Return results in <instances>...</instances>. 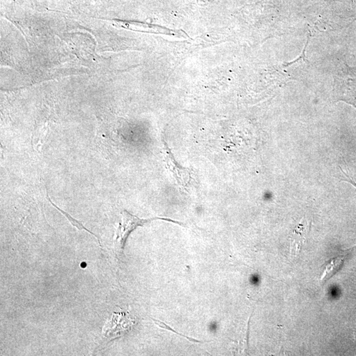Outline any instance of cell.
Listing matches in <instances>:
<instances>
[{
    "instance_id": "52a82bcc",
    "label": "cell",
    "mask_w": 356,
    "mask_h": 356,
    "mask_svg": "<svg viewBox=\"0 0 356 356\" xmlns=\"http://www.w3.org/2000/svg\"><path fill=\"white\" fill-rule=\"evenodd\" d=\"M81 266L82 268H86L87 266V264L86 263H81Z\"/></svg>"
},
{
    "instance_id": "8992f818",
    "label": "cell",
    "mask_w": 356,
    "mask_h": 356,
    "mask_svg": "<svg viewBox=\"0 0 356 356\" xmlns=\"http://www.w3.org/2000/svg\"><path fill=\"white\" fill-rule=\"evenodd\" d=\"M152 319L154 321V323H155L156 325H157L158 327L160 328H164V329H166L167 330H170V331L173 332L174 333H175V334H176L180 335V336L181 337H185L186 339H187L188 341L190 342H195V343H198V342L199 343H203V341H197V340L192 339V338L186 337L185 336V335L181 334L180 333L176 332L175 330L172 329V328L171 327H169V325H167L166 324H165L164 322H162V321H160L155 319Z\"/></svg>"
},
{
    "instance_id": "7a4b0ae2",
    "label": "cell",
    "mask_w": 356,
    "mask_h": 356,
    "mask_svg": "<svg viewBox=\"0 0 356 356\" xmlns=\"http://www.w3.org/2000/svg\"><path fill=\"white\" fill-rule=\"evenodd\" d=\"M165 150V161L167 166L173 174L178 184L182 187H187L192 180V172L190 169H183L174 159L173 154L166 144L165 140H163Z\"/></svg>"
},
{
    "instance_id": "3957f363",
    "label": "cell",
    "mask_w": 356,
    "mask_h": 356,
    "mask_svg": "<svg viewBox=\"0 0 356 356\" xmlns=\"http://www.w3.org/2000/svg\"><path fill=\"white\" fill-rule=\"evenodd\" d=\"M118 27H122L133 31L145 32L154 34H161L164 35L176 36L180 38H188L187 34L181 30H171L165 28V27L158 26V25H149L144 24H138L132 22H118Z\"/></svg>"
},
{
    "instance_id": "277c9868",
    "label": "cell",
    "mask_w": 356,
    "mask_h": 356,
    "mask_svg": "<svg viewBox=\"0 0 356 356\" xmlns=\"http://www.w3.org/2000/svg\"><path fill=\"white\" fill-rule=\"evenodd\" d=\"M345 259L346 256L337 257L325 263V265L321 267V272L319 278V281L325 282L336 274L338 271L341 269Z\"/></svg>"
},
{
    "instance_id": "5b68a950",
    "label": "cell",
    "mask_w": 356,
    "mask_h": 356,
    "mask_svg": "<svg viewBox=\"0 0 356 356\" xmlns=\"http://www.w3.org/2000/svg\"><path fill=\"white\" fill-rule=\"evenodd\" d=\"M47 197L48 199H49V201L50 203L52 204V205L54 206L55 208H56L57 210L60 211V212L64 215V216H66V217H67V219H68L69 220H70V222H71V224L73 225V226L77 227V228L79 229H85V231H86L87 232H89V233L93 234V235L95 236V234H94L93 233H91V231H89V229H87L86 227H84L82 226V224L80 223L79 222H78L77 220L73 219V218L71 217L70 215H68V213L64 212L63 210H61V209L57 207V206L55 205L54 203H52L51 200L50 199L49 197H48V195L47 194Z\"/></svg>"
},
{
    "instance_id": "6da1fadb",
    "label": "cell",
    "mask_w": 356,
    "mask_h": 356,
    "mask_svg": "<svg viewBox=\"0 0 356 356\" xmlns=\"http://www.w3.org/2000/svg\"><path fill=\"white\" fill-rule=\"evenodd\" d=\"M155 220H166V221L178 224L180 226L184 225L182 222L166 219V218L155 217L149 219H139L136 216L133 215L128 211L124 210L121 213V222H119L118 228H117L114 240L115 252H116L117 257L122 256L126 241H127V239L132 232L134 231L137 227L143 226L148 222Z\"/></svg>"
}]
</instances>
